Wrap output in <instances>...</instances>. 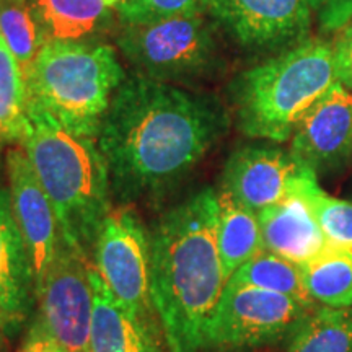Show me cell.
Listing matches in <instances>:
<instances>
[{
    "label": "cell",
    "mask_w": 352,
    "mask_h": 352,
    "mask_svg": "<svg viewBox=\"0 0 352 352\" xmlns=\"http://www.w3.org/2000/svg\"><path fill=\"white\" fill-rule=\"evenodd\" d=\"M227 127L226 109L212 95L138 76L126 78L96 135L111 192L124 202L164 197Z\"/></svg>",
    "instance_id": "6da1fadb"
},
{
    "label": "cell",
    "mask_w": 352,
    "mask_h": 352,
    "mask_svg": "<svg viewBox=\"0 0 352 352\" xmlns=\"http://www.w3.org/2000/svg\"><path fill=\"white\" fill-rule=\"evenodd\" d=\"M217 192L206 188L162 215L151 235L152 297L170 352H212L209 334L227 279Z\"/></svg>",
    "instance_id": "7a4b0ae2"
},
{
    "label": "cell",
    "mask_w": 352,
    "mask_h": 352,
    "mask_svg": "<svg viewBox=\"0 0 352 352\" xmlns=\"http://www.w3.org/2000/svg\"><path fill=\"white\" fill-rule=\"evenodd\" d=\"M21 145L54 208L63 240L91 261L96 235L111 210L109 175L96 140L74 134L28 103Z\"/></svg>",
    "instance_id": "3957f363"
},
{
    "label": "cell",
    "mask_w": 352,
    "mask_h": 352,
    "mask_svg": "<svg viewBox=\"0 0 352 352\" xmlns=\"http://www.w3.org/2000/svg\"><path fill=\"white\" fill-rule=\"evenodd\" d=\"M338 83L333 41L308 38L235 78L232 101L239 129L253 139L285 142Z\"/></svg>",
    "instance_id": "277c9868"
},
{
    "label": "cell",
    "mask_w": 352,
    "mask_h": 352,
    "mask_svg": "<svg viewBox=\"0 0 352 352\" xmlns=\"http://www.w3.org/2000/svg\"><path fill=\"white\" fill-rule=\"evenodd\" d=\"M124 80V69L109 44L46 43L26 77L28 103L74 134L96 140L114 91Z\"/></svg>",
    "instance_id": "5b68a950"
},
{
    "label": "cell",
    "mask_w": 352,
    "mask_h": 352,
    "mask_svg": "<svg viewBox=\"0 0 352 352\" xmlns=\"http://www.w3.org/2000/svg\"><path fill=\"white\" fill-rule=\"evenodd\" d=\"M220 34L206 13H186L153 23L122 25L116 46L138 77L197 85L226 69Z\"/></svg>",
    "instance_id": "8992f818"
},
{
    "label": "cell",
    "mask_w": 352,
    "mask_h": 352,
    "mask_svg": "<svg viewBox=\"0 0 352 352\" xmlns=\"http://www.w3.org/2000/svg\"><path fill=\"white\" fill-rule=\"evenodd\" d=\"M91 264L114 298L155 333L152 297V241L129 208L111 209L96 235Z\"/></svg>",
    "instance_id": "52a82bcc"
},
{
    "label": "cell",
    "mask_w": 352,
    "mask_h": 352,
    "mask_svg": "<svg viewBox=\"0 0 352 352\" xmlns=\"http://www.w3.org/2000/svg\"><path fill=\"white\" fill-rule=\"evenodd\" d=\"M88 259L60 239L54 259L36 289L43 333L64 352H90L94 287Z\"/></svg>",
    "instance_id": "ba28073f"
},
{
    "label": "cell",
    "mask_w": 352,
    "mask_h": 352,
    "mask_svg": "<svg viewBox=\"0 0 352 352\" xmlns=\"http://www.w3.org/2000/svg\"><path fill=\"white\" fill-rule=\"evenodd\" d=\"M314 310L280 294L228 283L210 327V351L241 349L276 341L296 331Z\"/></svg>",
    "instance_id": "9c48e42d"
},
{
    "label": "cell",
    "mask_w": 352,
    "mask_h": 352,
    "mask_svg": "<svg viewBox=\"0 0 352 352\" xmlns=\"http://www.w3.org/2000/svg\"><path fill=\"white\" fill-rule=\"evenodd\" d=\"M308 0H212L206 15L220 33L250 54H279L307 41Z\"/></svg>",
    "instance_id": "30bf717a"
},
{
    "label": "cell",
    "mask_w": 352,
    "mask_h": 352,
    "mask_svg": "<svg viewBox=\"0 0 352 352\" xmlns=\"http://www.w3.org/2000/svg\"><path fill=\"white\" fill-rule=\"evenodd\" d=\"M290 153L315 175L338 171L352 158V91L338 83L298 122Z\"/></svg>",
    "instance_id": "8fae6325"
},
{
    "label": "cell",
    "mask_w": 352,
    "mask_h": 352,
    "mask_svg": "<svg viewBox=\"0 0 352 352\" xmlns=\"http://www.w3.org/2000/svg\"><path fill=\"white\" fill-rule=\"evenodd\" d=\"M7 175L12 210L32 254L38 289L63 239L59 223L23 145H15L8 151Z\"/></svg>",
    "instance_id": "7c38bea8"
},
{
    "label": "cell",
    "mask_w": 352,
    "mask_h": 352,
    "mask_svg": "<svg viewBox=\"0 0 352 352\" xmlns=\"http://www.w3.org/2000/svg\"><path fill=\"white\" fill-rule=\"evenodd\" d=\"M305 170L283 148L245 145L228 157L220 189L254 212H261L292 195Z\"/></svg>",
    "instance_id": "4fadbf2b"
},
{
    "label": "cell",
    "mask_w": 352,
    "mask_h": 352,
    "mask_svg": "<svg viewBox=\"0 0 352 352\" xmlns=\"http://www.w3.org/2000/svg\"><path fill=\"white\" fill-rule=\"evenodd\" d=\"M36 283L32 254L12 210L10 191L0 189V324L16 328L32 310Z\"/></svg>",
    "instance_id": "5bb4252c"
},
{
    "label": "cell",
    "mask_w": 352,
    "mask_h": 352,
    "mask_svg": "<svg viewBox=\"0 0 352 352\" xmlns=\"http://www.w3.org/2000/svg\"><path fill=\"white\" fill-rule=\"evenodd\" d=\"M258 219L263 248L300 266L329 248L327 236L300 196L290 195L263 209Z\"/></svg>",
    "instance_id": "9a60e30c"
},
{
    "label": "cell",
    "mask_w": 352,
    "mask_h": 352,
    "mask_svg": "<svg viewBox=\"0 0 352 352\" xmlns=\"http://www.w3.org/2000/svg\"><path fill=\"white\" fill-rule=\"evenodd\" d=\"M90 279L94 287L90 352H157L155 333L114 298L94 264Z\"/></svg>",
    "instance_id": "2e32d148"
},
{
    "label": "cell",
    "mask_w": 352,
    "mask_h": 352,
    "mask_svg": "<svg viewBox=\"0 0 352 352\" xmlns=\"http://www.w3.org/2000/svg\"><path fill=\"white\" fill-rule=\"evenodd\" d=\"M43 44L85 41L108 28L111 10L103 0H28Z\"/></svg>",
    "instance_id": "e0dca14e"
},
{
    "label": "cell",
    "mask_w": 352,
    "mask_h": 352,
    "mask_svg": "<svg viewBox=\"0 0 352 352\" xmlns=\"http://www.w3.org/2000/svg\"><path fill=\"white\" fill-rule=\"evenodd\" d=\"M217 245L227 283L246 261L261 252L263 236L258 212L236 201L230 192H217Z\"/></svg>",
    "instance_id": "ac0fdd59"
},
{
    "label": "cell",
    "mask_w": 352,
    "mask_h": 352,
    "mask_svg": "<svg viewBox=\"0 0 352 352\" xmlns=\"http://www.w3.org/2000/svg\"><path fill=\"white\" fill-rule=\"evenodd\" d=\"M228 283L270 290L315 308V300L307 290L300 264L267 250H261L250 261H246Z\"/></svg>",
    "instance_id": "d6986e66"
},
{
    "label": "cell",
    "mask_w": 352,
    "mask_h": 352,
    "mask_svg": "<svg viewBox=\"0 0 352 352\" xmlns=\"http://www.w3.org/2000/svg\"><path fill=\"white\" fill-rule=\"evenodd\" d=\"M308 294L324 307H352V250L329 246L302 266Z\"/></svg>",
    "instance_id": "ffe728a7"
},
{
    "label": "cell",
    "mask_w": 352,
    "mask_h": 352,
    "mask_svg": "<svg viewBox=\"0 0 352 352\" xmlns=\"http://www.w3.org/2000/svg\"><path fill=\"white\" fill-rule=\"evenodd\" d=\"M294 333L289 352H352V307L315 308Z\"/></svg>",
    "instance_id": "44dd1931"
},
{
    "label": "cell",
    "mask_w": 352,
    "mask_h": 352,
    "mask_svg": "<svg viewBox=\"0 0 352 352\" xmlns=\"http://www.w3.org/2000/svg\"><path fill=\"white\" fill-rule=\"evenodd\" d=\"M28 127V90L19 60L0 34V142H19Z\"/></svg>",
    "instance_id": "7402d4cb"
},
{
    "label": "cell",
    "mask_w": 352,
    "mask_h": 352,
    "mask_svg": "<svg viewBox=\"0 0 352 352\" xmlns=\"http://www.w3.org/2000/svg\"><path fill=\"white\" fill-rule=\"evenodd\" d=\"M292 195L305 201L329 246L352 250V202L327 195L310 170L303 171L297 179Z\"/></svg>",
    "instance_id": "603a6c76"
},
{
    "label": "cell",
    "mask_w": 352,
    "mask_h": 352,
    "mask_svg": "<svg viewBox=\"0 0 352 352\" xmlns=\"http://www.w3.org/2000/svg\"><path fill=\"white\" fill-rule=\"evenodd\" d=\"M0 34L19 60L26 82L43 47L41 34L26 0H0Z\"/></svg>",
    "instance_id": "cb8c5ba5"
},
{
    "label": "cell",
    "mask_w": 352,
    "mask_h": 352,
    "mask_svg": "<svg viewBox=\"0 0 352 352\" xmlns=\"http://www.w3.org/2000/svg\"><path fill=\"white\" fill-rule=\"evenodd\" d=\"M212 0H122L114 7L122 25H144L186 13H208Z\"/></svg>",
    "instance_id": "d4e9b609"
},
{
    "label": "cell",
    "mask_w": 352,
    "mask_h": 352,
    "mask_svg": "<svg viewBox=\"0 0 352 352\" xmlns=\"http://www.w3.org/2000/svg\"><path fill=\"white\" fill-rule=\"evenodd\" d=\"M333 44L341 83L352 91V21L336 32Z\"/></svg>",
    "instance_id": "484cf974"
},
{
    "label": "cell",
    "mask_w": 352,
    "mask_h": 352,
    "mask_svg": "<svg viewBox=\"0 0 352 352\" xmlns=\"http://www.w3.org/2000/svg\"><path fill=\"white\" fill-rule=\"evenodd\" d=\"M352 21V0H333L318 12L321 32L336 33Z\"/></svg>",
    "instance_id": "4316f807"
},
{
    "label": "cell",
    "mask_w": 352,
    "mask_h": 352,
    "mask_svg": "<svg viewBox=\"0 0 352 352\" xmlns=\"http://www.w3.org/2000/svg\"><path fill=\"white\" fill-rule=\"evenodd\" d=\"M26 346L30 347V352H64L54 341L50 340L43 333L41 328H36L32 333V336L26 341Z\"/></svg>",
    "instance_id": "83f0119b"
},
{
    "label": "cell",
    "mask_w": 352,
    "mask_h": 352,
    "mask_svg": "<svg viewBox=\"0 0 352 352\" xmlns=\"http://www.w3.org/2000/svg\"><path fill=\"white\" fill-rule=\"evenodd\" d=\"M329 2H333V0H308V3H310L311 10L316 12V13H318L323 7H327Z\"/></svg>",
    "instance_id": "f1b7e54d"
},
{
    "label": "cell",
    "mask_w": 352,
    "mask_h": 352,
    "mask_svg": "<svg viewBox=\"0 0 352 352\" xmlns=\"http://www.w3.org/2000/svg\"><path fill=\"white\" fill-rule=\"evenodd\" d=\"M103 2H104V3H107V6H108V7H113V8H114V7H116V6H118V3H120V2H122V0H103Z\"/></svg>",
    "instance_id": "f546056e"
},
{
    "label": "cell",
    "mask_w": 352,
    "mask_h": 352,
    "mask_svg": "<svg viewBox=\"0 0 352 352\" xmlns=\"http://www.w3.org/2000/svg\"><path fill=\"white\" fill-rule=\"evenodd\" d=\"M6 329H3V327L2 324H0V347H2V344H3V338H6Z\"/></svg>",
    "instance_id": "4dcf8cb0"
},
{
    "label": "cell",
    "mask_w": 352,
    "mask_h": 352,
    "mask_svg": "<svg viewBox=\"0 0 352 352\" xmlns=\"http://www.w3.org/2000/svg\"><path fill=\"white\" fill-rule=\"evenodd\" d=\"M20 352H30V347H28V346H26V344H25V346H23V349H21V351H20Z\"/></svg>",
    "instance_id": "1f68e13d"
},
{
    "label": "cell",
    "mask_w": 352,
    "mask_h": 352,
    "mask_svg": "<svg viewBox=\"0 0 352 352\" xmlns=\"http://www.w3.org/2000/svg\"><path fill=\"white\" fill-rule=\"evenodd\" d=\"M0 157H2V142H0Z\"/></svg>",
    "instance_id": "d6a6232c"
}]
</instances>
